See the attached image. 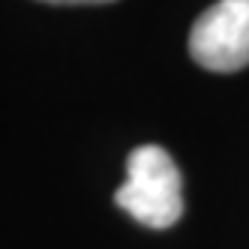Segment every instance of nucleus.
Wrapping results in <instances>:
<instances>
[{"instance_id": "1", "label": "nucleus", "mask_w": 249, "mask_h": 249, "mask_svg": "<svg viewBox=\"0 0 249 249\" xmlns=\"http://www.w3.org/2000/svg\"><path fill=\"white\" fill-rule=\"evenodd\" d=\"M114 204L147 228H171L183 216V177L171 153L159 144H141L126 156V180Z\"/></svg>"}, {"instance_id": "2", "label": "nucleus", "mask_w": 249, "mask_h": 249, "mask_svg": "<svg viewBox=\"0 0 249 249\" xmlns=\"http://www.w3.org/2000/svg\"><path fill=\"white\" fill-rule=\"evenodd\" d=\"M189 54L207 72H240L249 66V0H219L195 18Z\"/></svg>"}, {"instance_id": "3", "label": "nucleus", "mask_w": 249, "mask_h": 249, "mask_svg": "<svg viewBox=\"0 0 249 249\" xmlns=\"http://www.w3.org/2000/svg\"><path fill=\"white\" fill-rule=\"evenodd\" d=\"M51 6H99V3H114V0H39Z\"/></svg>"}]
</instances>
